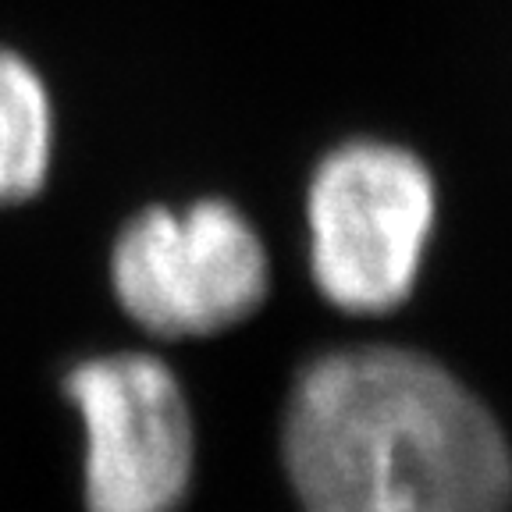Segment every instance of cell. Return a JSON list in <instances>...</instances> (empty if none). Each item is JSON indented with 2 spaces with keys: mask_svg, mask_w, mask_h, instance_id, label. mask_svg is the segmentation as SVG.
Listing matches in <instances>:
<instances>
[{
  "mask_svg": "<svg viewBox=\"0 0 512 512\" xmlns=\"http://www.w3.org/2000/svg\"><path fill=\"white\" fill-rule=\"evenodd\" d=\"M54 160V104L40 72L0 47V207L43 189Z\"/></svg>",
  "mask_w": 512,
  "mask_h": 512,
  "instance_id": "obj_5",
  "label": "cell"
},
{
  "mask_svg": "<svg viewBox=\"0 0 512 512\" xmlns=\"http://www.w3.org/2000/svg\"><path fill=\"white\" fill-rule=\"evenodd\" d=\"M303 512H512V445L477 392L402 345L310 360L281 420Z\"/></svg>",
  "mask_w": 512,
  "mask_h": 512,
  "instance_id": "obj_1",
  "label": "cell"
},
{
  "mask_svg": "<svg viewBox=\"0 0 512 512\" xmlns=\"http://www.w3.org/2000/svg\"><path fill=\"white\" fill-rule=\"evenodd\" d=\"M64 395L86 434L89 512H178L196 473V424L178 374L150 352L75 363Z\"/></svg>",
  "mask_w": 512,
  "mask_h": 512,
  "instance_id": "obj_4",
  "label": "cell"
},
{
  "mask_svg": "<svg viewBox=\"0 0 512 512\" xmlns=\"http://www.w3.org/2000/svg\"><path fill=\"white\" fill-rule=\"evenodd\" d=\"M438 221V185L413 150L349 139L320 157L306 185V260L317 292L356 317L413 296Z\"/></svg>",
  "mask_w": 512,
  "mask_h": 512,
  "instance_id": "obj_2",
  "label": "cell"
},
{
  "mask_svg": "<svg viewBox=\"0 0 512 512\" xmlns=\"http://www.w3.org/2000/svg\"><path fill=\"white\" fill-rule=\"evenodd\" d=\"M111 288L128 320L150 335L210 338L264 306L271 256L232 200L150 207L114 239Z\"/></svg>",
  "mask_w": 512,
  "mask_h": 512,
  "instance_id": "obj_3",
  "label": "cell"
}]
</instances>
